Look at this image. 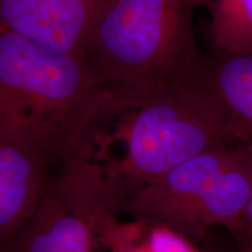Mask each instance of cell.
Instances as JSON below:
<instances>
[{
	"label": "cell",
	"instance_id": "obj_9",
	"mask_svg": "<svg viewBox=\"0 0 252 252\" xmlns=\"http://www.w3.org/2000/svg\"><path fill=\"white\" fill-rule=\"evenodd\" d=\"M106 252H203L193 241L166 225L119 217L109 220L104 228Z\"/></svg>",
	"mask_w": 252,
	"mask_h": 252
},
{
	"label": "cell",
	"instance_id": "obj_3",
	"mask_svg": "<svg viewBox=\"0 0 252 252\" xmlns=\"http://www.w3.org/2000/svg\"><path fill=\"white\" fill-rule=\"evenodd\" d=\"M209 0H103L82 58L105 86L149 87L202 65L193 17Z\"/></svg>",
	"mask_w": 252,
	"mask_h": 252
},
{
	"label": "cell",
	"instance_id": "obj_8",
	"mask_svg": "<svg viewBox=\"0 0 252 252\" xmlns=\"http://www.w3.org/2000/svg\"><path fill=\"white\" fill-rule=\"evenodd\" d=\"M201 76L231 124L252 144V53L215 49L204 56Z\"/></svg>",
	"mask_w": 252,
	"mask_h": 252
},
{
	"label": "cell",
	"instance_id": "obj_12",
	"mask_svg": "<svg viewBox=\"0 0 252 252\" xmlns=\"http://www.w3.org/2000/svg\"><path fill=\"white\" fill-rule=\"evenodd\" d=\"M235 238L238 242V252H252V235L239 234Z\"/></svg>",
	"mask_w": 252,
	"mask_h": 252
},
{
	"label": "cell",
	"instance_id": "obj_7",
	"mask_svg": "<svg viewBox=\"0 0 252 252\" xmlns=\"http://www.w3.org/2000/svg\"><path fill=\"white\" fill-rule=\"evenodd\" d=\"M54 167L27 141L0 125V241L34 212Z\"/></svg>",
	"mask_w": 252,
	"mask_h": 252
},
{
	"label": "cell",
	"instance_id": "obj_1",
	"mask_svg": "<svg viewBox=\"0 0 252 252\" xmlns=\"http://www.w3.org/2000/svg\"><path fill=\"white\" fill-rule=\"evenodd\" d=\"M239 141L248 143L204 83L200 68L154 86H105L102 102L61 163L121 216L137 191L174 166Z\"/></svg>",
	"mask_w": 252,
	"mask_h": 252
},
{
	"label": "cell",
	"instance_id": "obj_4",
	"mask_svg": "<svg viewBox=\"0 0 252 252\" xmlns=\"http://www.w3.org/2000/svg\"><path fill=\"white\" fill-rule=\"evenodd\" d=\"M252 195V144L214 147L179 163L137 191L131 219L166 225L193 241L224 226L235 235Z\"/></svg>",
	"mask_w": 252,
	"mask_h": 252
},
{
	"label": "cell",
	"instance_id": "obj_2",
	"mask_svg": "<svg viewBox=\"0 0 252 252\" xmlns=\"http://www.w3.org/2000/svg\"><path fill=\"white\" fill-rule=\"evenodd\" d=\"M82 56L0 28V125L59 166L102 102Z\"/></svg>",
	"mask_w": 252,
	"mask_h": 252
},
{
	"label": "cell",
	"instance_id": "obj_10",
	"mask_svg": "<svg viewBox=\"0 0 252 252\" xmlns=\"http://www.w3.org/2000/svg\"><path fill=\"white\" fill-rule=\"evenodd\" d=\"M209 34L215 49L252 53V0H209Z\"/></svg>",
	"mask_w": 252,
	"mask_h": 252
},
{
	"label": "cell",
	"instance_id": "obj_5",
	"mask_svg": "<svg viewBox=\"0 0 252 252\" xmlns=\"http://www.w3.org/2000/svg\"><path fill=\"white\" fill-rule=\"evenodd\" d=\"M113 217L56 166L39 204L0 241V252H106L104 228Z\"/></svg>",
	"mask_w": 252,
	"mask_h": 252
},
{
	"label": "cell",
	"instance_id": "obj_11",
	"mask_svg": "<svg viewBox=\"0 0 252 252\" xmlns=\"http://www.w3.org/2000/svg\"><path fill=\"white\" fill-rule=\"evenodd\" d=\"M239 234H248L252 235V195L250 201H249V204L247 207V210H245L243 220H242V225L239 230L234 236H237Z\"/></svg>",
	"mask_w": 252,
	"mask_h": 252
},
{
	"label": "cell",
	"instance_id": "obj_6",
	"mask_svg": "<svg viewBox=\"0 0 252 252\" xmlns=\"http://www.w3.org/2000/svg\"><path fill=\"white\" fill-rule=\"evenodd\" d=\"M103 0H0V28L82 56Z\"/></svg>",
	"mask_w": 252,
	"mask_h": 252
}]
</instances>
